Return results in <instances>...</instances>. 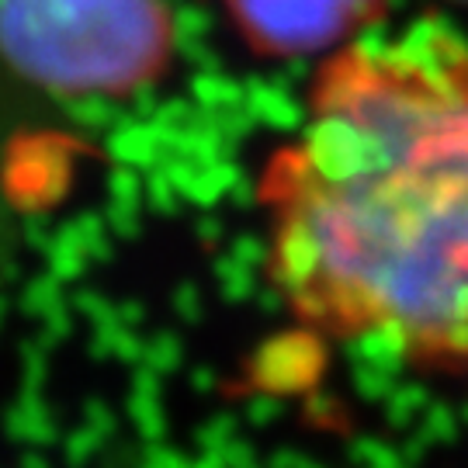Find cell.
I'll return each mask as SVG.
<instances>
[{
    "label": "cell",
    "mask_w": 468,
    "mask_h": 468,
    "mask_svg": "<svg viewBox=\"0 0 468 468\" xmlns=\"http://www.w3.org/2000/svg\"><path fill=\"white\" fill-rule=\"evenodd\" d=\"M264 201L302 316L406 357L468 354L465 35L420 17L344 46Z\"/></svg>",
    "instance_id": "cell-1"
},
{
    "label": "cell",
    "mask_w": 468,
    "mask_h": 468,
    "mask_svg": "<svg viewBox=\"0 0 468 468\" xmlns=\"http://www.w3.org/2000/svg\"><path fill=\"white\" fill-rule=\"evenodd\" d=\"M164 0H0V52L59 94H129L170 59Z\"/></svg>",
    "instance_id": "cell-2"
},
{
    "label": "cell",
    "mask_w": 468,
    "mask_h": 468,
    "mask_svg": "<svg viewBox=\"0 0 468 468\" xmlns=\"http://www.w3.org/2000/svg\"><path fill=\"white\" fill-rule=\"evenodd\" d=\"M257 52L309 56L334 49L378 21L388 0H226Z\"/></svg>",
    "instance_id": "cell-3"
}]
</instances>
